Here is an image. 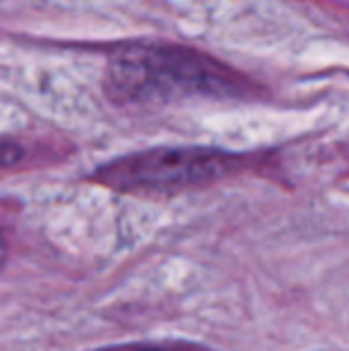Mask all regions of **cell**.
<instances>
[{"instance_id":"3957f363","label":"cell","mask_w":349,"mask_h":351,"mask_svg":"<svg viewBox=\"0 0 349 351\" xmlns=\"http://www.w3.org/2000/svg\"><path fill=\"white\" fill-rule=\"evenodd\" d=\"M24 158V151L17 141L10 139H0V170H8V167H14L19 160Z\"/></svg>"},{"instance_id":"6da1fadb","label":"cell","mask_w":349,"mask_h":351,"mask_svg":"<svg viewBox=\"0 0 349 351\" xmlns=\"http://www.w3.org/2000/svg\"><path fill=\"white\" fill-rule=\"evenodd\" d=\"M232 165V158L210 148H154L103 165L96 182L125 194L168 196L210 184Z\"/></svg>"},{"instance_id":"277c9868","label":"cell","mask_w":349,"mask_h":351,"mask_svg":"<svg viewBox=\"0 0 349 351\" xmlns=\"http://www.w3.org/2000/svg\"><path fill=\"white\" fill-rule=\"evenodd\" d=\"M8 239H5L3 230H0V270L5 268V263H8Z\"/></svg>"},{"instance_id":"5b68a950","label":"cell","mask_w":349,"mask_h":351,"mask_svg":"<svg viewBox=\"0 0 349 351\" xmlns=\"http://www.w3.org/2000/svg\"><path fill=\"white\" fill-rule=\"evenodd\" d=\"M141 351H163V349H156V347H151V349H141Z\"/></svg>"},{"instance_id":"7a4b0ae2","label":"cell","mask_w":349,"mask_h":351,"mask_svg":"<svg viewBox=\"0 0 349 351\" xmlns=\"http://www.w3.org/2000/svg\"><path fill=\"white\" fill-rule=\"evenodd\" d=\"M210 74L194 56L173 51H127L110 60L108 84L110 96L125 101H149L177 91L206 86Z\"/></svg>"}]
</instances>
